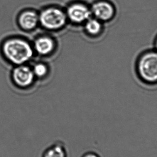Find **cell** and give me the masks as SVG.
I'll return each instance as SVG.
<instances>
[{
    "label": "cell",
    "instance_id": "9",
    "mask_svg": "<svg viewBox=\"0 0 157 157\" xmlns=\"http://www.w3.org/2000/svg\"><path fill=\"white\" fill-rule=\"evenodd\" d=\"M42 157H67V152L64 145L58 142L46 148Z\"/></svg>",
    "mask_w": 157,
    "mask_h": 157
},
{
    "label": "cell",
    "instance_id": "2",
    "mask_svg": "<svg viewBox=\"0 0 157 157\" xmlns=\"http://www.w3.org/2000/svg\"><path fill=\"white\" fill-rule=\"evenodd\" d=\"M138 75L143 82L148 85L157 83V51L143 53L137 63Z\"/></svg>",
    "mask_w": 157,
    "mask_h": 157
},
{
    "label": "cell",
    "instance_id": "4",
    "mask_svg": "<svg viewBox=\"0 0 157 157\" xmlns=\"http://www.w3.org/2000/svg\"><path fill=\"white\" fill-rule=\"evenodd\" d=\"M90 10L94 18L102 23L110 21L115 16V8L107 0H100L94 3Z\"/></svg>",
    "mask_w": 157,
    "mask_h": 157
},
{
    "label": "cell",
    "instance_id": "3",
    "mask_svg": "<svg viewBox=\"0 0 157 157\" xmlns=\"http://www.w3.org/2000/svg\"><path fill=\"white\" fill-rule=\"evenodd\" d=\"M66 20L65 13L56 8H49L44 10L39 16V21L42 26L50 30H56L63 27Z\"/></svg>",
    "mask_w": 157,
    "mask_h": 157
},
{
    "label": "cell",
    "instance_id": "8",
    "mask_svg": "<svg viewBox=\"0 0 157 157\" xmlns=\"http://www.w3.org/2000/svg\"><path fill=\"white\" fill-rule=\"evenodd\" d=\"M55 42L50 37H40L35 41V48L41 55L50 54L55 48Z\"/></svg>",
    "mask_w": 157,
    "mask_h": 157
},
{
    "label": "cell",
    "instance_id": "6",
    "mask_svg": "<svg viewBox=\"0 0 157 157\" xmlns=\"http://www.w3.org/2000/svg\"><path fill=\"white\" fill-rule=\"evenodd\" d=\"M68 17L75 23H84L91 17V10L87 6L81 3L72 5L68 8Z\"/></svg>",
    "mask_w": 157,
    "mask_h": 157
},
{
    "label": "cell",
    "instance_id": "1",
    "mask_svg": "<svg viewBox=\"0 0 157 157\" xmlns=\"http://www.w3.org/2000/svg\"><path fill=\"white\" fill-rule=\"evenodd\" d=\"M5 57L12 63L22 65L33 57V50L30 45L23 39H9L3 45Z\"/></svg>",
    "mask_w": 157,
    "mask_h": 157
},
{
    "label": "cell",
    "instance_id": "7",
    "mask_svg": "<svg viewBox=\"0 0 157 157\" xmlns=\"http://www.w3.org/2000/svg\"><path fill=\"white\" fill-rule=\"evenodd\" d=\"M39 22V16L36 12L26 11L21 14L18 18L20 26L25 30H31Z\"/></svg>",
    "mask_w": 157,
    "mask_h": 157
},
{
    "label": "cell",
    "instance_id": "12",
    "mask_svg": "<svg viewBox=\"0 0 157 157\" xmlns=\"http://www.w3.org/2000/svg\"><path fill=\"white\" fill-rule=\"evenodd\" d=\"M81 157H101L98 153L94 151H89L86 152L84 153L82 155Z\"/></svg>",
    "mask_w": 157,
    "mask_h": 157
},
{
    "label": "cell",
    "instance_id": "10",
    "mask_svg": "<svg viewBox=\"0 0 157 157\" xmlns=\"http://www.w3.org/2000/svg\"><path fill=\"white\" fill-rule=\"evenodd\" d=\"M102 22L95 18H90L85 22V30L88 34L92 36H97L103 30Z\"/></svg>",
    "mask_w": 157,
    "mask_h": 157
},
{
    "label": "cell",
    "instance_id": "11",
    "mask_svg": "<svg viewBox=\"0 0 157 157\" xmlns=\"http://www.w3.org/2000/svg\"><path fill=\"white\" fill-rule=\"evenodd\" d=\"M33 72L34 75L39 78H42L46 75L48 72V68L43 63H37L33 68Z\"/></svg>",
    "mask_w": 157,
    "mask_h": 157
},
{
    "label": "cell",
    "instance_id": "5",
    "mask_svg": "<svg viewBox=\"0 0 157 157\" xmlns=\"http://www.w3.org/2000/svg\"><path fill=\"white\" fill-rule=\"evenodd\" d=\"M35 78L33 71L25 66H20L13 70V79L19 87H28L33 84Z\"/></svg>",
    "mask_w": 157,
    "mask_h": 157
},
{
    "label": "cell",
    "instance_id": "13",
    "mask_svg": "<svg viewBox=\"0 0 157 157\" xmlns=\"http://www.w3.org/2000/svg\"><path fill=\"white\" fill-rule=\"evenodd\" d=\"M155 50L157 51V37L156 38V39H155Z\"/></svg>",
    "mask_w": 157,
    "mask_h": 157
}]
</instances>
